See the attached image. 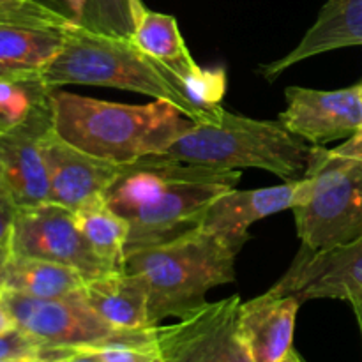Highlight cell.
I'll return each instance as SVG.
<instances>
[{
    "instance_id": "6da1fadb",
    "label": "cell",
    "mask_w": 362,
    "mask_h": 362,
    "mask_svg": "<svg viewBox=\"0 0 362 362\" xmlns=\"http://www.w3.org/2000/svg\"><path fill=\"white\" fill-rule=\"evenodd\" d=\"M239 180L240 170L204 168L156 154L126 165L105 202L129 225L127 255L198 228L209 204Z\"/></svg>"
},
{
    "instance_id": "7a4b0ae2",
    "label": "cell",
    "mask_w": 362,
    "mask_h": 362,
    "mask_svg": "<svg viewBox=\"0 0 362 362\" xmlns=\"http://www.w3.org/2000/svg\"><path fill=\"white\" fill-rule=\"evenodd\" d=\"M48 101L60 138L119 165L163 154L197 124L159 99L151 105H122L53 88Z\"/></svg>"
},
{
    "instance_id": "3957f363",
    "label": "cell",
    "mask_w": 362,
    "mask_h": 362,
    "mask_svg": "<svg viewBox=\"0 0 362 362\" xmlns=\"http://www.w3.org/2000/svg\"><path fill=\"white\" fill-rule=\"evenodd\" d=\"M239 247L202 228L166 243L133 250L124 271L138 274L148 290V318H184L207 304V292L235 279Z\"/></svg>"
},
{
    "instance_id": "277c9868",
    "label": "cell",
    "mask_w": 362,
    "mask_h": 362,
    "mask_svg": "<svg viewBox=\"0 0 362 362\" xmlns=\"http://www.w3.org/2000/svg\"><path fill=\"white\" fill-rule=\"evenodd\" d=\"M41 81L49 90L62 85H92L138 92L168 103L193 122L209 124L170 74L131 39L99 34L78 23L64 32L62 46L42 69Z\"/></svg>"
},
{
    "instance_id": "5b68a950",
    "label": "cell",
    "mask_w": 362,
    "mask_h": 362,
    "mask_svg": "<svg viewBox=\"0 0 362 362\" xmlns=\"http://www.w3.org/2000/svg\"><path fill=\"white\" fill-rule=\"evenodd\" d=\"M317 148L281 122L247 119L225 110L218 124H194L161 156L204 168L265 170L293 182L306 177Z\"/></svg>"
},
{
    "instance_id": "8992f818",
    "label": "cell",
    "mask_w": 362,
    "mask_h": 362,
    "mask_svg": "<svg viewBox=\"0 0 362 362\" xmlns=\"http://www.w3.org/2000/svg\"><path fill=\"white\" fill-rule=\"evenodd\" d=\"M290 211L300 251L318 253L356 240L362 235V161L318 147Z\"/></svg>"
},
{
    "instance_id": "52a82bcc",
    "label": "cell",
    "mask_w": 362,
    "mask_h": 362,
    "mask_svg": "<svg viewBox=\"0 0 362 362\" xmlns=\"http://www.w3.org/2000/svg\"><path fill=\"white\" fill-rule=\"evenodd\" d=\"M81 290L55 299H37L0 290V297L18 327L53 349H95L129 332L103 320L88 306Z\"/></svg>"
},
{
    "instance_id": "ba28073f",
    "label": "cell",
    "mask_w": 362,
    "mask_h": 362,
    "mask_svg": "<svg viewBox=\"0 0 362 362\" xmlns=\"http://www.w3.org/2000/svg\"><path fill=\"white\" fill-rule=\"evenodd\" d=\"M11 255L67 265L87 281L112 272L85 239L76 212L55 202L16 209Z\"/></svg>"
},
{
    "instance_id": "9c48e42d",
    "label": "cell",
    "mask_w": 362,
    "mask_h": 362,
    "mask_svg": "<svg viewBox=\"0 0 362 362\" xmlns=\"http://www.w3.org/2000/svg\"><path fill=\"white\" fill-rule=\"evenodd\" d=\"M240 297L207 303L170 325H156L163 362H255L239 332Z\"/></svg>"
},
{
    "instance_id": "30bf717a",
    "label": "cell",
    "mask_w": 362,
    "mask_h": 362,
    "mask_svg": "<svg viewBox=\"0 0 362 362\" xmlns=\"http://www.w3.org/2000/svg\"><path fill=\"white\" fill-rule=\"evenodd\" d=\"M49 180V202L80 211L105 202L106 193L120 179L126 165L98 158L60 138L53 126L41 141Z\"/></svg>"
},
{
    "instance_id": "8fae6325",
    "label": "cell",
    "mask_w": 362,
    "mask_h": 362,
    "mask_svg": "<svg viewBox=\"0 0 362 362\" xmlns=\"http://www.w3.org/2000/svg\"><path fill=\"white\" fill-rule=\"evenodd\" d=\"M279 122L315 147H324L362 129V83L339 90L288 87Z\"/></svg>"
},
{
    "instance_id": "7c38bea8",
    "label": "cell",
    "mask_w": 362,
    "mask_h": 362,
    "mask_svg": "<svg viewBox=\"0 0 362 362\" xmlns=\"http://www.w3.org/2000/svg\"><path fill=\"white\" fill-rule=\"evenodd\" d=\"M53 126L49 101L27 120L0 134V180L16 209L49 202V180L41 141Z\"/></svg>"
},
{
    "instance_id": "4fadbf2b",
    "label": "cell",
    "mask_w": 362,
    "mask_h": 362,
    "mask_svg": "<svg viewBox=\"0 0 362 362\" xmlns=\"http://www.w3.org/2000/svg\"><path fill=\"white\" fill-rule=\"evenodd\" d=\"M271 290L300 300L341 299L362 292V235L331 250L300 251L286 274Z\"/></svg>"
},
{
    "instance_id": "5bb4252c",
    "label": "cell",
    "mask_w": 362,
    "mask_h": 362,
    "mask_svg": "<svg viewBox=\"0 0 362 362\" xmlns=\"http://www.w3.org/2000/svg\"><path fill=\"white\" fill-rule=\"evenodd\" d=\"M297 187L299 180L251 191H237L233 187L209 204L198 228L243 250L250 240V226L253 223L293 207Z\"/></svg>"
},
{
    "instance_id": "9a60e30c",
    "label": "cell",
    "mask_w": 362,
    "mask_h": 362,
    "mask_svg": "<svg viewBox=\"0 0 362 362\" xmlns=\"http://www.w3.org/2000/svg\"><path fill=\"white\" fill-rule=\"evenodd\" d=\"M300 300L274 290L239 308V332L255 362H279L293 349V331Z\"/></svg>"
},
{
    "instance_id": "2e32d148",
    "label": "cell",
    "mask_w": 362,
    "mask_h": 362,
    "mask_svg": "<svg viewBox=\"0 0 362 362\" xmlns=\"http://www.w3.org/2000/svg\"><path fill=\"white\" fill-rule=\"evenodd\" d=\"M359 45H362V0H327L299 45L281 59L260 66V73L267 81H274L303 60Z\"/></svg>"
},
{
    "instance_id": "e0dca14e",
    "label": "cell",
    "mask_w": 362,
    "mask_h": 362,
    "mask_svg": "<svg viewBox=\"0 0 362 362\" xmlns=\"http://www.w3.org/2000/svg\"><path fill=\"white\" fill-rule=\"evenodd\" d=\"M88 306L112 327L120 331H140L154 325L148 318L147 283L138 274L120 271L106 272L83 285Z\"/></svg>"
},
{
    "instance_id": "ac0fdd59",
    "label": "cell",
    "mask_w": 362,
    "mask_h": 362,
    "mask_svg": "<svg viewBox=\"0 0 362 362\" xmlns=\"http://www.w3.org/2000/svg\"><path fill=\"white\" fill-rule=\"evenodd\" d=\"M66 30L0 23V78L41 80L42 69L59 53Z\"/></svg>"
},
{
    "instance_id": "d6986e66",
    "label": "cell",
    "mask_w": 362,
    "mask_h": 362,
    "mask_svg": "<svg viewBox=\"0 0 362 362\" xmlns=\"http://www.w3.org/2000/svg\"><path fill=\"white\" fill-rule=\"evenodd\" d=\"M87 279L73 267L9 255L0 271V290L23 293L37 299H55L76 293Z\"/></svg>"
},
{
    "instance_id": "ffe728a7",
    "label": "cell",
    "mask_w": 362,
    "mask_h": 362,
    "mask_svg": "<svg viewBox=\"0 0 362 362\" xmlns=\"http://www.w3.org/2000/svg\"><path fill=\"white\" fill-rule=\"evenodd\" d=\"M131 41L141 53L156 60L172 80L197 64L172 14L147 9Z\"/></svg>"
},
{
    "instance_id": "44dd1931",
    "label": "cell",
    "mask_w": 362,
    "mask_h": 362,
    "mask_svg": "<svg viewBox=\"0 0 362 362\" xmlns=\"http://www.w3.org/2000/svg\"><path fill=\"white\" fill-rule=\"evenodd\" d=\"M76 219L92 250L110 267L120 271L126 260L129 225L122 216L106 205V202L87 205L76 211Z\"/></svg>"
},
{
    "instance_id": "7402d4cb",
    "label": "cell",
    "mask_w": 362,
    "mask_h": 362,
    "mask_svg": "<svg viewBox=\"0 0 362 362\" xmlns=\"http://www.w3.org/2000/svg\"><path fill=\"white\" fill-rule=\"evenodd\" d=\"M145 11L141 0H87L78 25L99 34L131 39Z\"/></svg>"
},
{
    "instance_id": "603a6c76",
    "label": "cell",
    "mask_w": 362,
    "mask_h": 362,
    "mask_svg": "<svg viewBox=\"0 0 362 362\" xmlns=\"http://www.w3.org/2000/svg\"><path fill=\"white\" fill-rule=\"evenodd\" d=\"M90 350L105 362H163L156 341V327L129 331Z\"/></svg>"
},
{
    "instance_id": "cb8c5ba5",
    "label": "cell",
    "mask_w": 362,
    "mask_h": 362,
    "mask_svg": "<svg viewBox=\"0 0 362 362\" xmlns=\"http://www.w3.org/2000/svg\"><path fill=\"white\" fill-rule=\"evenodd\" d=\"M71 352H74V350L48 346L18 325L0 334V361L46 359L57 362L69 356Z\"/></svg>"
},
{
    "instance_id": "d4e9b609",
    "label": "cell",
    "mask_w": 362,
    "mask_h": 362,
    "mask_svg": "<svg viewBox=\"0 0 362 362\" xmlns=\"http://www.w3.org/2000/svg\"><path fill=\"white\" fill-rule=\"evenodd\" d=\"M0 23H14V25H27V27H41V28H60L66 30L74 23L66 13L55 9L42 2L41 6L34 9L25 11H9L0 9Z\"/></svg>"
},
{
    "instance_id": "484cf974",
    "label": "cell",
    "mask_w": 362,
    "mask_h": 362,
    "mask_svg": "<svg viewBox=\"0 0 362 362\" xmlns=\"http://www.w3.org/2000/svg\"><path fill=\"white\" fill-rule=\"evenodd\" d=\"M14 216H16V207L6 191L0 189V247H11Z\"/></svg>"
},
{
    "instance_id": "4316f807",
    "label": "cell",
    "mask_w": 362,
    "mask_h": 362,
    "mask_svg": "<svg viewBox=\"0 0 362 362\" xmlns=\"http://www.w3.org/2000/svg\"><path fill=\"white\" fill-rule=\"evenodd\" d=\"M332 152L338 156H345V158L359 159L362 161V129L357 131L354 136H350L349 140L343 141L339 147L332 148Z\"/></svg>"
},
{
    "instance_id": "83f0119b",
    "label": "cell",
    "mask_w": 362,
    "mask_h": 362,
    "mask_svg": "<svg viewBox=\"0 0 362 362\" xmlns=\"http://www.w3.org/2000/svg\"><path fill=\"white\" fill-rule=\"evenodd\" d=\"M57 362H105L94 350L90 349H78L74 352H71L69 356H66L64 359Z\"/></svg>"
},
{
    "instance_id": "f1b7e54d",
    "label": "cell",
    "mask_w": 362,
    "mask_h": 362,
    "mask_svg": "<svg viewBox=\"0 0 362 362\" xmlns=\"http://www.w3.org/2000/svg\"><path fill=\"white\" fill-rule=\"evenodd\" d=\"M41 0H0V9L25 11L34 9V7L41 6Z\"/></svg>"
},
{
    "instance_id": "f546056e",
    "label": "cell",
    "mask_w": 362,
    "mask_h": 362,
    "mask_svg": "<svg viewBox=\"0 0 362 362\" xmlns=\"http://www.w3.org/2000/svg\"><path fill=\"white\" fill-rule=\"evenodd\" d=\"M67 11H69V18L74 23H80L81 16H83L85 6H87V0H64Z\"/></svg>"
},
{
    "instance_id": "4dcf8cb0",
    "label": "cell",
    "mask_w": 362,
    "mask_h": 362,
    "mask_svg": "<svg viewBox=\"0 0 362 362\" xmlns=\"http://www.w3.org/2000/svg\"><path fill=\"white\" fill-rule=\"evenodd\" d=\"M16 327V324H14L13 317H11V313L7 311L6 304H4L2 297H0V334L6 331H9V329Z\"/></svg>"
},
{
    "instance_id": "1f68e13d",
    "label": "cell",
    "mask_w": 362,
    "mask_h": 362,
    "mask_svg": "<svg viewBox=\"0 0 362 362\" xmlns=\"http://www.w3.org/2000/svg\"><path fill=\"white\" fill-rule=\"evenodd\" d=\"M349 303L352 304L354 308V313H356V318H357V324H359V331H361V336H362V292L356 293V296H352L349 299Z\"/></svg>"
},
{
    "instance_id": "d6a6232c",
    "label": "cell",
    "mask_w": 362,
    "mask_h": 362,
    "mask_svg": "<svg viewBox=\"0 0 362 362\" xmlns=\"http://www.w3.org/2000/svg\"><path fill=\"white\" fill-rule=\"evenodd\" d=\"M279 362H308V361L304 359V357L300 356V354L297 352L296 349H290L288 354H286V356L283 357V359L279 361Z\"/></svg>"
},
{
    "instance_id": "836d02e7",
    "label": "cell",
    "mask_w": 362,
    "mask_h": 362,
    "mask_svg": "<svg viewBox=\"0 0 362 362\" xmlns=\"http://www.w3.org/2000/svg\"><path fill=\"white\" fill-rule=\"evenodd\" d=\"M13 127H16V126H13V124H11V120L7 119V117L2 113V110H0V134L7 133V131H11Z\"/></svg>"
},
{
    "instance_id": "e575fe53",
    "label": "cell",
    "mask_w": 362,
    "mask_h": 362,
    "mask_svg": "<svg viewBox=\"0 0 362 362\" xmlns=\"http://www.w3.org/2000/svg\"><path fill=\"white\" fill-rule=\"evenodd\" d=\"M0 362H53L46 359H13V361H0Z\"/></svg>"
},
{
    "instance_id": "d590c367",
    "label": "cell",
    "mask_w": 362,
    "mask_h": 362,
    "mask_svg": "<svg viewBox=\"0 0 362 362\" xmlns=\"http://www.w3.org/2000/svg\"><path fill=\"white\" fill-rule=\"evenodd\" d=\"M0 189H2V180H0Z\"/></svg>"
}]
</instances>
